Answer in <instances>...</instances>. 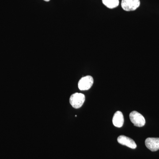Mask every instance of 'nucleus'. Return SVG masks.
<instances>
[{
	"mask_svg": "<svg viewBox=\"0 0 159 159\" xmlns=\"http://www.w3.org/2000/svg\"><path fill=\"white\" fill-rule=\"evenodd\" d=\"M145 144L147 148L151 151H157L159 150V138H147L145 140Z\"/></svg>",
	"mask_w": 159,
	"mask_h": 159,
	"instance_id": "39448f33",
	"label": "nucleus"
},
{
	"mask_svg": "<svg viewBox=\"0 0 159 159\" xmlns=\"http://www.w3.org/2000/svg\"><path fill=\"white\" fill-rule=\"evenodd\" d=\"M140 5L139 0H122L121 6L126 11H131L138 9Z\"/></svg>",
	"mask_w": 159,
	"mask_h": 159,
	"instance_id": "7ed1b4c3",
	"label": "nucleus"
},
{
	"mask_svg": "<svg viewBox=\"0 0 159 159\" xmlns=\"http://www.w3.org/2000/svg\"><path fill=\"white\" fill-rule=\"evenodd\" d=\"M44 1H45V2H49V1H50V0H44Z\"/></svg>",
	"mask_w": 159,
	"mask_h": 159,
	"instance_id": "1a4fd4ad",
	"label": "nucleus"
},
{
	"mask_svg": "<svg viewBox=\"0 0 159 159\" xmlns=\"http://www.w3.org/2000/svg\"><path fill=\"white\" fill-rule=\"evenodd\" d=\"M124 117L122 112L118 111L114 114L113 117V124L116 127L120 128L122 127L124 123Z\"/></svg>",
	"mask_w": 159,
	"mask_h": 159,
	"instance_id": "0eeeda50",
	"label": "nucleus"
},
{
	"mask_svg": "<svg viewBox=\"0 0 159 159\" xmlns=\"http://www.w3.org/2000/svg\"><path fill=\"white\" fill-rule=\"evenodd\" d=\"M85 98V96L83 94L75 93L70 97V103L74 108H80L84 103Z\"/></svg>",
	"mask_w": 159,
	"mask_h": 159,
	"instance_id": "f257e3e1",
	"label": "nucleus"
},
{
	"mask_svg": "<svg viewBox=\"0 0 159 159\" xmlns=\"http://www.w3.org/2000/svg\"><path fill=\"white\" fill-rule=\"evenodd\" d=\"M93 77L91 76L83 77L78 82V88L81 91L88 90L92 87L93 84Z\"/></svg>",
	"mask_w": 159,
	"mask_h": 159,
	"instance_id": "20e7f679",
	"label": "nucleus"
},
{
	"mask_svg": "<svg viewBox=\"0 0 159 159\" xmlns=\"http://www.w3.org/2000/svg\"><path fill=\"white\" fill-rule=\"evenodd\" d=\"M102 2L109 9L116 8L119 5V0H102Z\"/></svg>",
	"mask_w": 159,
	"mask_h": 159,
	"instance_id": "6e6552de",
	"label": "nucleus"
},
{
	"mask_svg": "<svg viewBox=\"0 0 159 159\" xmlns=\"http://www.w3.org/2000/svg\"><path fill=\"white\" fill-rule=\"evenodd\" d=\"M129 119L131 122L137 127H142L145 125V118L142 114L139 113L136 111H133L130 113L129 114Z\"/></svg>",
	"mask_w": 159,
	"mask_h": 159,
	"instance_id": "f03ea898",
	"label": "nucleus"
},
{
	"mask_svg": "<svg viewBox=\"0 0 159 159\" xmlns=\"http://www.w3.org/2000/svg\"><path fill=\"white\" fill-rule=\"evenodd\" d=\"M117 141L119 144L125 145L132 149H135L136 148L137 145L133 139L129 137L124 135H121L118 137Z\"/></svg>",
	"mask_w": 159,
	"mask_h": 159,
	"instance_id": "423d86ee",
	"label": "nucleus"
}]
</instances>
